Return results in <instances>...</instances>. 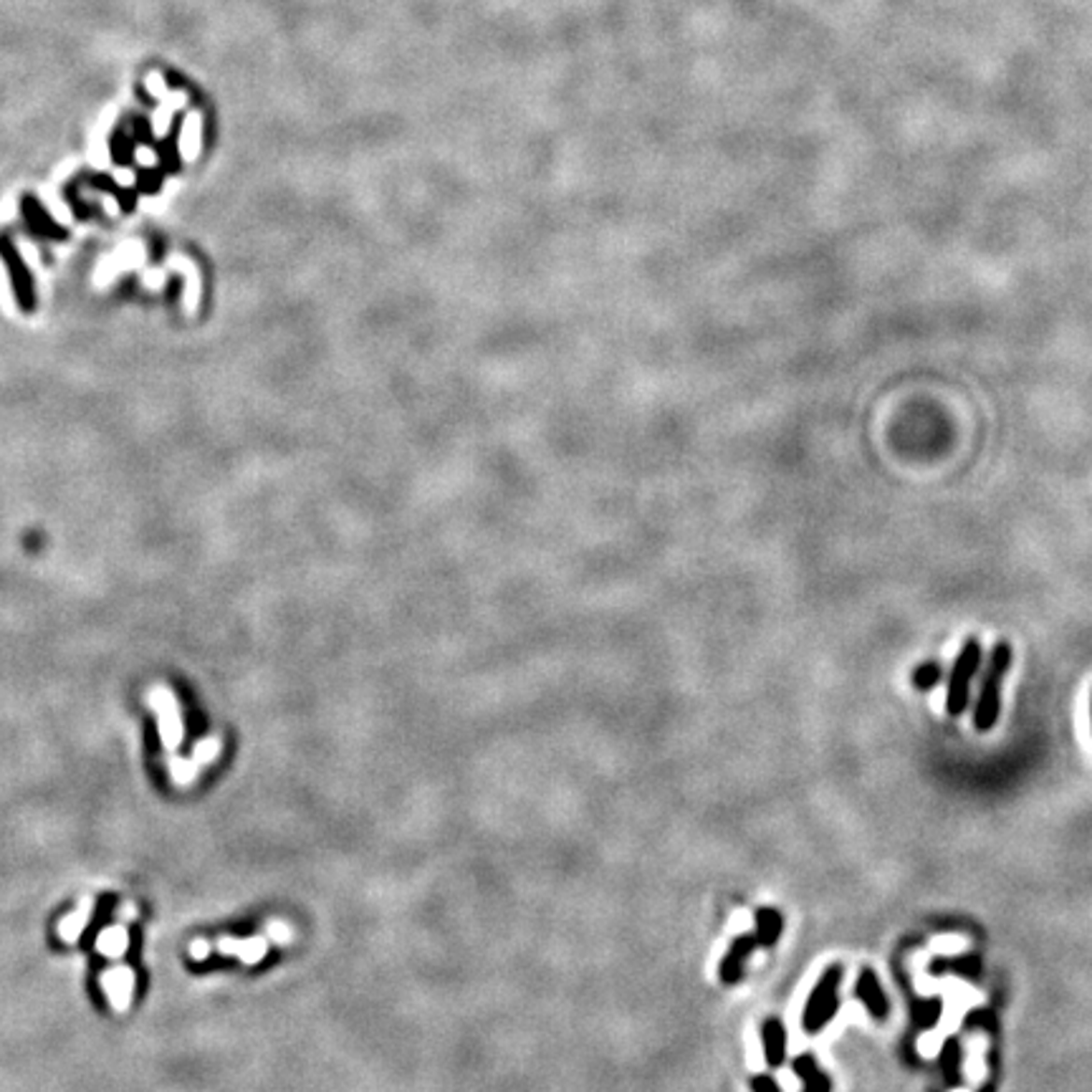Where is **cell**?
<instances>
[{
  "mask_svg": "<svg viewBox=\"0 0 1092 1092\" xmlns=\"http://www.w3.org/2000/svg\"><path fill=\"white\" fill-rule=\"evenodd\" d=\"M748 1085H751V1090L754 1092H782V1087H779V1083L774 1080V1075H754L748 1080Z\"/></svg>",
  "mask_w": 1092,
  "mask_h": 1092,
  "instance_id": "ffe728a7",
  "label": "cell"
},
{
  "mask_svg": "<svg viewBox=\"0 0 1092 1092\" xmlns=\"http://www.w3.org/2000/svg\"><path fill=\"white\" fill-rule=\"evenodd\" d=\"M941 1014H943V1001L938 997L915 999L911 1004L913 1024H915L918 1029H930V1027H936Z\"/></svg>",
  "mask_w": 1092,
  "mask_h": 1092,
  "instance_id": "5bb4252c",
  "label": "cell"
},
{
  "mask_svg": "<svg viewBox=\"0 0 1092 1092\" xmlns=\"http://www.w3.org/2000/svg\"><path fill=\"white\" fill-rule=\"evenodd\" d=\"M840 984H843V966L840 963L827 966L804 1004V1014H801L804 1034H819L832 1022L840 1009Z\"/></svg>",
  "mask_w": 1092,
  "mask_h": 1092,
  "instance_id": "7a4b0ae2",
  "label": "cell"
},
{
  "mask_svg": "<svg viewBox=\"0 0 1092 1092\" xmlns=\"http://www.w3.org/2000/svg\"><path fill=\"white\" fill-rule=\"evenodd\" d=\"M127 946H130V933H127L124 926H112V929H106L102 936L96 938L99 954L109 956V958H117V956L124 954Z\"/></svg>",
  "mask_w": 1092,
  "mask_h": 1092,
  "instance_id": "9a60e30c",
  "label": "cell"
},
{
  "mask_svg": "<svg viewBox=\"0 0 1092 1092\" xmlns=\"http://www.w3.org/2000/svg\"><path fill=\"white\" fill-rule=\"evenodd\" d=\"M943 678V668H941V662L938 660H926L920 662L918 668L913 671V686L918 690H933L938 686V680Z\"/></svg>",
  "mask_w": 1092,
  "mask_h": 1092,
  "instance_id": "e0dca14e",
  "label": "cell"
},
{
  "mask_svg": "<svg viewBox=\"0 0 1092 1092\" xmlns=\"http://www.w3.org/2000/svg\"><path fill=\"white\" fill-rule=\"evenodd\" d=\"M963 1027H984V1029L994 1032L997 1029V1019H994L989 1009H973L971 1014H966V1019H963Z\"/></svg>",
  "mask_w": 1092,
  "mask_h": 1092,
  "instance_id": "ac0fdd59",
  "label": "cell"
},
{
  "mask_svg": "<svg viewBox=\"0 0 1092 1092\" xmlns=\"http://www.w3.org/2000/svg\"><path fill=\"white\" fill-rule=\"evenodd\" d=\"M981 668V643L979 637H966V643L956 655L954 665H951V675H948V688H946V711L948 716H961L969 708V698H971V680L976 678V673Z\"/></svg>",
  "mask_w": 1092,
  "mask_h": 1092,
  "instance_id": "3957f363",
  "label": "cell"
},
{
  "mask_svg": "<svg viewBox=\"0 0 1092 1092\" xmlns=\"http://www.w3.org/2000/svg\"><path fill=\"white\" fill-rule=\"evenodd\" d=\"M152 701H155L157 711H160V731H163L164 744L175 748L182 741V723L180 716H177V708H175V701L167 693H155Z\"/></svg>",
  "mask_w": 1092,
  "mask_h": 1092,
  "instance_id": "9c48e42d",
  "label": "cell"
},
{
  "mask_svg": "<svg viewBox=\"0 0 1092 1092\" xmlns=\"http://www.w3.org/2000/svg\"><path fill=\"white\" fill-rule=\"evenodd\" d=\"M938 1062H941V1070H943V1077H946L948 1085H954V1087L963 1085L961 1077L963 1049L958 1037H948V1040L943 1042V1049H941V1059H938Z\"/></svg>",
  "mask_w": 1092,
  "mask_h": 1092,
  "instance_id": "4fadbf2b",
  "label": "cell"
},
{
  "mask_svg": "<svg viewBox=\"0 0 1092 1092\" xmlns=\"http://www.w3.org/2000/svg\"><path fill=\"white\" fill-rule=\"evenodd\" d=\"M1090 718H1092V698H1090Z\"/></svg>",
  "mask_w": 1092,
  "mask_h": 1092,
  "instance_id": "7402d4cb",
  "label": "cell"
},
{
  "mask_svg": "<svg viewBox=\"0 0 1092 1092\" xmlns=\"http://www.w3.org/2000/svg\"><path fill=\"white\" fill-rule=\"evenodd\" d=\"M207 954H210V943H207V941H195V943L190 946V956H192L195 961L207 958Z\"/></svg>",
  "mask_w": 1092,
  "mask_h": 1092,
  "instance_id": "44dd1931",
  "label": "cell"
},
{
  "mask_svg": "<svg viewBox=\"0 0 1092 1092\" xmlns=\"http://www.w3.org/2000/svg\"><path fill=\"white\" fill-rule=\"evenodd\" d=\"M791 1070L801 1080V1092H832V1080L819 1067L817 1057L812 1052H804L800 1057L791 1059Z\"/></svg>",
  "mask_w": 1092,
  "mask_h": 1092,
  "instance_id": "8992f818",
  "label": "cell"
},
{
  "mask_svg": "<svg viewBox=\"0 0 1092 1092\" xmlns=\"http://www.w3.org/2000/svg\"><path fill=\"white\" fill-rule=\"evenodd\" d=\"M218 754V741L216 739H207L203 741V744H198L195 746V764H207V761H213Z\"/></svg>",
  "mask_w": 1092,
  "mask_h": 1092,
  "instance_id": "d6986e66",
  "label": "cell"
},
{
  "mask_svg": "<svg viewBox=\"0 0 1092 1092\" xmlns=\"http://www.w3.org/2000/svg\"><path fill=\"white\" fill-rule=\"evenodd\" d=\"M92 920V905L89 903H81L77 908V911L71 913V915H66V918L61 920L59 923V936L64 938V941H69V943H74L78 936H81V930L87 929V923Z\"/></svg>",
  "mask_w": 1092,
  "mask_h": 1092,
  "instance_id": "2e32d148",
  "label": "cell"
},
{
  "mask_svg": "<svg viewBox=\"0 0 1092 1092\" xmlns=\"http://www.w3.org/2000/svg\"><path fill=\"white\" fill-rule=\"evenodd\" d=\"M784 918L782 913L776 911L774 905H761L757 908V941L759 946L772 948L776 946V941L782 938Z\"/></svg>",
  "mask_w": 1092,
  "mask_h": 1092,
  "instance_id": "8fae6325",
  "label": "cell"
},
{
  "mask_svg": "<svg viewBox=\"0 0 1092 1092\" xmlns=\"http://www.w3.org/2000/svg\"><path fill=\"white\" fill-rule=\"evenodd\" d=\"M757 946H759L757 933H754V936L744 933V936L733 938V943L721 958V966H718V976H721V981L726 986H733V984H739V981L744 979V966H746V961L751 958V954H754V948Z\"/></svg>",
  "mask_w": 1092,
  "mask_h": 1092,
  "instance_id": "277c9868",
  "label": "cell"
},
{
  "mask_svg": "<svg viewBox=\"0 0 1092 1092\" xmlns=\"http://www.w3.org/2000/svg\"><path fill=\"white\" fill-rule=\"evenodd\" d=\"M216 946L220 954L238 956L246 963H256L266 956V943L261 938H246V941H241V938H220Z\"/></svg>",
  "mask_w": 1092,
  "mask_h": 1092,
  "instance_id": "7c38bea8",
  "label": "cell"
},
{
  "mask_svg": "<svg viewBox=\"0 0 1092 1092\" xmlns=\"http://www.w3.org/2000/svg\"><path fill=\"white\" fill-rule=\"evenodd\" d=\"M963 976V979L976 981L981 976V958L979 956H958V958H936L930 961V976Z\"/></svg>",
  "mask_w": 1092,
  "mask_h": 1092,
  "instance_id": "30bf717a",
  "label": "cell"
},
{
  "mask_svg": "<svg viewBox=\"0 0 1092 1092\" xmlns=\"http://www.w3.org/2000/svg\"><path fill=\"white\" fill-rule=\"evenodd\" d=\"M855 997L860 999L862 1006L868 1009V1014L875 1022H886L887 1014H890V1006H887V997L883 986H880L877 973L870 966H865L860 971V979L855 984Z\"/></svg>",
  "mask_w": 1092,
  "mask_h": 1092,
  "instance_id": "5b68a950",
  "label": "cell"
},
{
  "mask_svg": "<svg viewBox=\"0 0 1092 1092\" xmlns=\"http://www.w3.org/2000/svg\"><path fill=\"white\" fill-rule=\"evenodd\" d=\"M102 984L114 1009H117V1012H124V1009L130 1006L132 989H135V973H132V969H127V966L109 969V971L104 973Z\"/></svg>",
  "mask_w": 1092,
  "mask_h": 1092,
  "instance_id": "ba28073f",
  "label": "cell"
},
{
  "mask_svg": "<svg viewBox=\"0 0 1092 1092\" xmlns=\"http://www.w3.org/2000/svg\"><path fill=\"white\" fill-rule=\"evenodd\" d=\"M1012 660H1014L1012 645L1006 640H999L997 645L991 647L986 671H984V678H981L976 708H973V729L976 731L986 733L997 726L999 711H1001V683H1004L1006 673L1012 668Z\"/></svg>",
  "mask_w": 1092,
  "mask_h": 1092,
  "instance_id": "6da1fadb",
  "label": "cell"
},
{
  "mask_svg": "<svg viewBox=\"0 0 1092 1092\" xmlns=\"http://www.w3.org/2000/svg\"><path fill=\"white\" fill-rule=\"evenodd\" d=\"M761 1044H764L766 1065L772 1067V1070L782 1067L784 1059H787V1029H784L782 1019L769 1016L761 1024Z\"/></svg>",
  "mask_w": 1092,
  "mask_h": 1092,
  "instance_id": "52a82bcc",
  "label": "cell"
}]
</instances>
